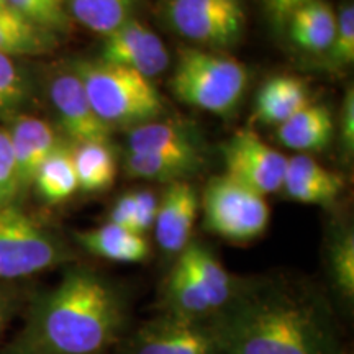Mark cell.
<instances>
[{"label":"cell","mask_w":354,"mask_h":354,"mask_svg":"<svg viewBox=\"0 0 354 354\" xmlns=\"http://www.w3.org/2000/svg\"><path fill=\"white\" fill-rule=\"evenodd\" d=\"M290 39L308 53H326L336 32V12L326 0L299 7L287 20Z\"/></svg>","instance_id":"20"},{"label":"cell","mask_w":354,"mask_h":354,"mask_svg":"<svg viewBox=\"0 0 354 354\" xmlns=\"http://www.w3.org/2000/svg\"><path fill=\"white\" fill-rule=\"evenodd\" d=\"M38 197L48 205H59L79 190L73 145L61 143L39 167L33 185Z\"/></svg>","instance_id":"21"},{"label":"cell","mask_w":354,"mask_h":354,"mask_svg":"<svg viewBox=\"0 0 354 354\" xmlns=\"http://www.w3.org/2000/svg\"><path fill=\"white\" fill-rule=\"evenodd\" d=\"M133 201H135L133 232L146 234L154 227L158 214V198L151 190H133Z\"/></svg>","instance_id":"32"},{"label":"cell","mask_w":354,"mask_h":354,"mask_svg":"<svg viewBox=\"0 0 354 354\" xmlns=\"http://www.w3.org/2000/svg\"><path fill=\"white\" fill-rule=\"evenodd\" d=\"M300 7V0H263V8L277 28H286L289 17Z\"/></svg>","instance_id":"34"},{"label":"cell","mask_w":354,"mask_h":354,"mask_svg":"<svg viewBox=\"0 0 354 354\" xmlns=\"http://www.w3.org/2000/svg\"><path fill=\"white\" fill-rule=\"evenodd\" d=\"M216 323L228 354H349L330 304L277 282L243 286Z\"/></svg>","instance_id":"2"},{"label":"cell","mask_w":354,"mask_h":354,"mask_svg":"<svg viewBox=\"0 0 354 354\" xmlns=\"http://www.w3.org/2000/svg\"><path fill=\"white\" fill-rule=\"evenodd\" d=\"M136 0H64L69 17L100 35H109L131 19Z\"/></svg>","instance_id":"25"},{"label":"cell","mask_w":354,"mask_h":354,"mask_svg":"<svg viewBox=\"0 0 354 354\" xmlns=\"http://www.w3.org/2000/svg\"><path fill=\"white\" fill-rule=\"evenodd\" d=\"M133 220H135V201L133 192H127L113 203L109 214V223L128 228L133 232Z\"/></svg>","instance_id":"35"},{"label":"cell","mask_w":354,"mask_h":354,"mask_svg":"<svg viewBox=\"0 0 354 354\" xmlns=\"http://www.w3.org/2000/svg\"><path fill=\"white\" fill-rule=\"evenodd\" d=\"M79 190L100 194L117 179V161L109 143L73 145Z\"/></svg>","instance_id":"23"},{"label":"cell","mask_w":354,"mask_h":354,"mask_svg":"<svg viewBox=\"0 0 354 354\" xmlns=\"http://www.w3.org/2000/svg\"><path fill=\"white\" fill-rule=\"evenodd\" d=\"M50 99L59 118L61 130L71 145L109 143L112 128L95 113L73 69L59 71L51 77Z\"/></svg>","instance_id":"10"},{"label":"cell","mask_w":354,"mask_h":354,"mask_svg":"<svg viewBox=\"0 0 354 354\" xmlns=\"http://www.w3.org/2000/svg\"><path fill=\"white\" fill-rule=\"evenodd\" d=\"M21 317L0 354H112L135 325L127 290L77 263L50 289L30 292Z\"/></svg>","instance_id":"1"},{"label":"cell","mask_w":354,"mask_h":354,"mask_svg":"<svg viewBox=\"0 0 354 354\" xmlns=\"http://www.w3.org/2000/svg\"><path fill=\"white\" fill-rule=\"evenodd\" d=\"M225 174L248 185L261 196L282 189L287 158L269 146L251 128L238 130L223 146Z\"/></svg>","instance_id":"9"},{"label":"cell","mask_w":354,"mask_h":354,"mask_svg":"<svg viewBox=\"0 0 354 354\" xmlns=\"http://www.w3.org/2000/svg\"><path fill=\"white\" fill-rule=\"evenodd\" d=\"M198 207V196L189 183L174 180L167 184L158 201V214L153 227L154 238L162 253L177 256L192 241Z\"/></svg>","instance_id":"12"},{"label":"cell","mask_w":354,"mask_h":354,"mask_svg":"<svg viewBox=\"0 0 354 354\" xmlns=\"http://www.w3.org/2000/svg\"><path fill=\"white\" fill-rule=\"evenodd\" d=\"M202 212L207 232L236 245L258 240L271 221L266 197L227 174L212 177L207 184Z\"/></svg>","instance_id":"6"},{"label":"cell","mask_w":354,"mask_h":354,"mask_svg":"<svg viewBox=\"0 0 354 354\" xmlns=\"http://www.w3.org/2000/svg\"><path fill=\"white\" fill-rule=\"evenodd\" d=\"M24 196L15 153L7 127H0V205L20 202Z\"/></svg>","instance_id":"30"},{"label":"cell","mask_w":354,"mask_h":354,"mask_svg":"<svg viewBox=\"0 0 354 354\" xmlns=\"http://www.w3.org/2000/svg\"><path fill=\"white\" fill-rule=\"evenodd\" d=\"M282 189L292 201L307 205H331L342 196L344 179L338 172L326 169L308 154L287 158Z\"/></svg>","instance_id":"14"},{"label":"cell","mask_w":354,"mask_h":354,"mask_svg":"<svg viewBox=\"0 0 354 354\" xmlns=\"http://www.w3.org/2000/svg\"><path fill=\"white\" fill-rule=\"evenodd\" d=\"M130 153L159 154V156L201 158L196 143L183 128L169 123L148 122L128 133Z\"/></svg>","instance_id":"22"},{"label":"cell","mask_w":354,"mask_h":354,"mask_svg":"<svg viewBox=\"0 0 354 354\" xmlns=\"http://www.w3.org/2000/svg\"><path fill=\"white\" fill-rule=\"evenodd\" d=\"M24 194L33 185L35 176L44 161L63 141L53 125L30 115H15L7 127Z\"/></svg>","instance_id":"13"},{"label":"cell","mask_w":354,"mask_h":354,"mask_svg":"<svg viewBox=\"0 0 354 354\" xmlns=\"http://www.w3.org/2000/svg\"><path fill=\"white\" fill-rule=\"evenodd\" d=\"M202 165V158L159 156V154L130 153L127 158V172L136 179L174 183L184 180Z\"/></svg>","instance_id":"26"},{"label":"cell","mask_w":354,"mask_h":354,"mask_svg":"<svg viewBox=\"0 0 354 354\" xmlns=\"http://www.w3.org/2000/svg\"><path fill=\"white\" fill-rule=\"evenodd\" d=\"M339 133L344 153H353L354 149V91L349 87L344 94L342 118H339Z\"/></svg>","instance_id":"33"},{"label":"cell","mask_w":354,"mask_h":354,"mask_svg":"<svg viewBox=\"0 0 354 354\" xmlns=\"http://www.w3.org/2000/svg\"><path fill=\"white\" fill-rule=\"evenodd\" d=\"M326 269L331 289L344 305L354 302V232L336 228L326 246Z\"/></svg>","instance_id":"24"},{"label":"cell","mask_w":354,"mask_h":354,"mask_svg":"<svg viewBox=\"0 0 354 354\" xmlns=\"http://www.w3.org/2000/svg\"><path fill=\"white\" fill-rule=\"evenodd\" d=\"M8 6L35 25L55 35L68 32L71 26L64 0H8Z\"/></svg>","instance_id":"27"},{"label":"cell","mask_w":354,"mask_h":354,"mask_svg":"<svg viewBox=\"0 0 354 354\" xmlns=\"http://www.w3.org/2000/svg\"><path fill=\"white\" fill-rule=\"evenodd\" d=\"M30 95V82L15 57L0 53V113L13 112Z\"/></svg>","instance_id":"28"},{"label":"cell","mask_w":354,"mask_h":354,"mask_svg":"<svg viewBox=\"0 0 354 354\" xmlns=\"http://www.w3.org/2000/svg\"><path fill=\"white\" fill-rule=\"evenodd\" d=\"M30 292L20 282H0V346L8 326L24 312Z\"/></svg>","instance_id":"31"},{"label":"cell","mask_w":354,"mask_h":354,"mask_svg":"<svg viewBox=\"0 0 354 354\" xmlns=\"http://www.w3.org/2000/svg\"><path fill=\"white\" fill-rule=\"evenodd\" d=\"M3 6H8V0H0V7Z\"/></svg>","instance_id":"36"},{"label":"cell","mask_w":354,"mask_h":354,"mask_svg":"<svg viewBox=\"0 0 354 354\" xmlns=\"http://www.w3.org/2000/svg\"><path fill=\"white\" fill-rule=\"evenodd\" d=\"M166 17L172 28L205 46H232L245 32L241 0H167Z\"/></svg>","instance_id":"8"},{"label":"cell","mask_w":354,"mask_h":354,"mask_svg":"<svg viewBox=\"0 0 354 354\" xmlns=\"http://www.w3.org/2000/svg\"><path fill=\"white\" fill-rule=\"evenodd\" d=\"M328 61L333 69H344L354 63V7L344 2L336 15V32L328 48Z\"/></svg>","instance_id":"29"},{"label":"cell","mask_w":354,"mask_h":354,"mask_svg":"<svg viewBox=\"0 0 354 354\" xmlns=\"http://www.w3.org/2000/svg\"><path fill=\"white\" fill-rule=\"evenodd\" d=\"M112 354H228L214 320H187L158 313L133 325Z\"/></svg>","instance_id":"7"},{"label":"cell","mask_w":354,"mask_h":354,"mask_svg":"<svg viewBox=\"0 0 354 354\" xmlns=\"http://www.w3.org/2000/svg\"><path fill=\"white\" fill-rule=\"evenodd\" d=\"M308 104L312 100L307 82L289 74H279L261 86L256 95L254 118L266 125L279 127Z\"/></svg>","instance_id":"17"},{"label":"cell","mask_w":354,"mask_h":354,"mask_svg":"<svg viewBox=\"0 0 354 354\" xmlns=\"http://www.w3.org/2000/svg\"><path fill=\"white\" fill-rule=\"evenodd\" d=\"M99 59L153 79L165 73L169 66V53L153 30L131 17L113 32L105 35Z\"/></svg>","instance_id":"11"},{"label":"cell","mask_w":354,"mask_h":354,"mask_svg":"<svg viewBox=\"0 0 354 354\" xmlns=\"http://www.w3.org/2000/svg\"><path fill=\"white\" fill-rule=\"evenodd\" d=\"M71 69L81 81L95 113L112 127L156 122L165 104L151 79L102 59H77Z\"/></svg>","instance_id":"4"},{"label":"cell","mask_w":354,"mask_h":354,"mask_svg":"<svg viewBox=\"0 0 354 354\" xmlns=\"http://www.w3.org/2000/svg\"><path fill=\"white\" fill-rule=\"evenodd\" d=\"M57 46L55 33L25 19L10 6L0 7V53L10 57L41 56Z\"/></svg>","instance_id":"19"},{"label":"cell","mask_w":354,"mask_h":354,"mask_svg":"<svg viewBox=\"0 0 354 354\" xmlns=\"http://www.w3.org/2000/svg\"><path fill=\"white\" fill-rule=\"evenodd\" d=\"M176 258L183 261L185 268L196 277L198 286L209 297L216 317H220L233 304L245 286V282L232 276L214 251L201 241L192 240Z\"/></svg>","instance_id":"15"},{"label":"cell","mask_w":354,"mask_h":354,"mask_svg":"<svg viewBox=\"0 0 354 354\" xmlns=\"http://www.w3.org/2000/svg\"><path fill=\"white\" fill-rule=\"evenodd\" d=\"M335 120L326 105L308 104L277 127V138L289 149L300 153L322 151L331 143Z\"/></svg>","instance_id":"18"},{"label":"cell","mask_w":354,"mask_h":354,"mask_svg":"<svg viewBox=\"0 0 354 354\" xmlns=\"http://www.w3.org/2000/svg\"><path fill=\"white\" fill-rule=\"evenodd\" d=\"M74 243L95 258L120 264H140L149 258V241L145 234L105 223L73 234Z\"/></svg>","instance_id":"16"},{"label":"cell","mask_w":354,"mask_h":354,"mask_svg":"<svg viewBox=\"0 0 354 354\" xmlns=\"http://www.w3.org/2000/svg\"><path fill=\"white\" fill-rule=\"evenodd\" d=\"M76 263V250L20 202L0 205V282H21Z\"/></svg>","instance_id":"3"},{"label":"cell","mask_w":354,"mask_h":354,"mask_svg":"<svg viewBox=\"0 0 354 354\" xmlns=\"http://www.w3.org/2000/svg\"><path fill=\"white\" fill-rule=\"evenodd\" d=\"M250 74L236 57L185 48L179 53L171 91L183 104L214 115H230L245 95Z\"/></svg>","instance_id":"5"}]
</instances>
